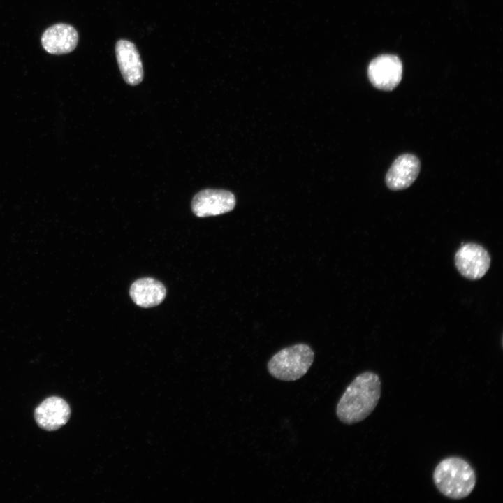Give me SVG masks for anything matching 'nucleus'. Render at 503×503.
<instances>
[{
    "instance_id": "obj_5",
    "label": "nucleus",
    "mask_w": 503,
    "mask_h": 503,
    "mask_svg": "<svg viewBox=\"0 0 503 503\" xmlns=\"http://www.w3.org/2000/svg\"><path fill=\"white\" fill-rule=\"evenodd\" d=\"M367 73L374 87L379 89L391 91L401 81L402 65L397 56L383 54L370 62Z\"/></svg>"
},
{
    "instance_id": "obj_1",
    "label": "nucleus",
    "mask_w": 503,
    "mask_h": 503,
    "mask_svg": "<svg viewBox=\"0 0 503 503\" xmlns=\"http://www.w3.org/2000/svg\"><path fill=\"white\" fill-rule=\"evenodd\" d=\"M378 374L365 372L347 386L336 407V415L344 424L351 425L365 419L375 409L381 396Z\"/></svg>"
},
{
    "instance_id": "obj_7",
    "label": "nucleus",
    "mask_w": 503,
    "mask_h": 503,
    "mask_svg": "<svg viewBox=\"0 0 503 503\" xmlns=\"http://www.w3.org/2000/svg\"><path fill=\"white\" fill-rule=\"evenodd\" d=\"M70 416L68 404L64 399L56 396L43 400L34 411L37 424L48 431L60 428L67 423Z\"/></svg>"
},
{
    "instance_id": "obj_4",
    "label": "nucleus",
    "mask_w": 503,
    "mask_h": 503,
    "mask_svg": "<svg viewBox=\"0 0 503 503\" xmlns=\"http://www.w3.org/2000/svg\"><path fill=\"white\" fill-rule=\"evenodd\" d=\"M455 264L462 276L469 279H478L488 270L490 256L482 246L476 243H467L457 251Z\"/></svg>"
},
{
    "instance_id": "obj_11",
    "label": "nucleus",
    "mask_w": 503,
    "mask_h": 503,
    "mask_svg": "<svg viewBox=\"0 0 503 503\" xmlns=\"http://www.w3.org/2000/svg\"><path fill=\"white\" fill-rule=\"evenodd\" d=\"M129 294L136 305L149 308L161 304L166 296V289L159 281L145 277L135 281L131 286Z\"/></svg>"
},
{
    "instance_id": "obj_6",
    "label": "nucleus",
    "mask_w": 503,
    "mask_h": 503,
    "mask_svg": "<svg viewBox=\"0 0 503 503\" xmlns=\"http://www.w3.org/2000/svg\"><path fill=\"white\" fill-rule=\"evenodd\" d=\"M235 205V196L222 189H204L195 195L191 210L198 217L217 216L233 210Z\"/></svg>"
},
{
    "instance_id": "obj_9",
    "label": "nucleus",
    "mask_w": 503,
    "mask_h": 503,
    "mask_svg": "<svg viewBox=\"0 0 503 503\" xmlns=\"http://www.w3.org/2000/svg\"><path fill=\"white\" fill-rule=\"evenodd\" d=\"M420 167V161L416 156L411 154L400 155L386 175L387 187L394 191L409 187L418 177Z\"/></svg>"
},
{
    "instance_id": "obj_2",
    "label": "nucleus",
    "mask_w": 503,
    "mask_h": 503,
    "mask_svg": "<svg viewBox=\"0 0 503 503\" xmlns=\"http://www.w3.org/2000/svg\"><path fill=\"white\" fill-rule=\"evenodd\" d=\"M437 489L445 497L460 500L469 496L476 483L472 465L460 457H449L440 461L433 472Z\"/></svg>"
},
{
    "instance_id": "obj_3",
    "label": "nucleus",
    "mask_w": 503,
    "mask_h": 503,
    "mask_svg": "<svg viewBox=\"0 0 503 503\" xmlns=\"http://www.w3.org/2000/svg\"><path fill=\"white\" fill-rule=\"evenodd\" d=\"M314 352L306 344H296L276 353L268 361V371L274 378L293 381L300 379L309 370Z\"/></svg>"
},
{
    "instance_id": "obj_8",
    "label": "nucleus",
    "mask_w": 503,
    "mask_h": 503,
    "mask_svg": "<svg viewBox=\"0 0 503 503\" xmlns=\"http://www.w3.org/2000/svg\"><path fill=\"white\" fill-rule=\"evenodd\" d=\"M78 34L71 25L57 23L48 27L41 36V44L50 54H67L76 48Z\"/></svg>"
},
{
    "instance_id": "obj_10",
    "label": "nucleus",
    "mask_w": 503,
    "mask_h": 503,
    "mask_svg": "<svg viewBox=\"0 0 503 503\" xmlns=\"http://www.w3.org/2000/svg\"><path fill=\"white\" fill-rule=\"evenodd\" d=\"M117 63L125 82L137 85L143 78V68L140 54L135 45L127 40H119L115 46Z\"/></svg>"
}]
</instances>
